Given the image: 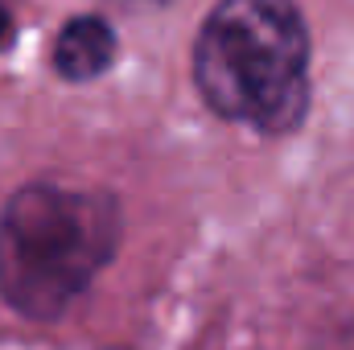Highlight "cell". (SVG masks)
Masks as SVG:
<instances>
[{"instance_id":"cell-1","label":"cell","mask_w":354,"mask_h":350,"mask_svg":"<svg viewBox=\"0 0 354 350\" xmlns=\"http://www.w3.org/2000/svg\"><path fill=\"white\" fill-rule=\"evenodd\" d=\"M206 107L264 136L292 132L309 111V29L297 0H218L194 42Z\"/></svg>"},{"instance_id":"cell-2","label":"cell","mask_w":354,"mask_h":350,"mask_svg":"<svg viewBox=\"0 0 354 350\" xmlns=\"http://www.w3.org/2000/svg\"><path fill=\"white\" fill-rule=\"evenodd\" d=\"M120 248L107 190L29 181L0 210V297L29 322L62 317Z\"/></svg>"},{"instance_id":"cell-3","label":"cell","mask_w":354,"mask_h":350,"mask_svg":"<svg viewBox=\"0 0 354 350\" xmlns=\"http://www.w3.org/2000/svg\"><path fill=\"white\" fill-rule=\"evenodd\" d=\"M50 62L66 83H91V79L107 75V66L115 62V29L95 12L71 17L54 37Z\"/></svg>"},{"instance_id":"cell-4","label":"cell","mask_w":354,"mask_h":350,"mask_svg":"<svg viewBox=\"0 0 354 350\" xmlns=\"http://www.w3.org/2000/svg\"><path fill=\"white\" fill-rule=\"evenodd\" d=\"M8 37H12V17H8V8L0 4V46H4Z\"/></svg>"}]
</instances>
